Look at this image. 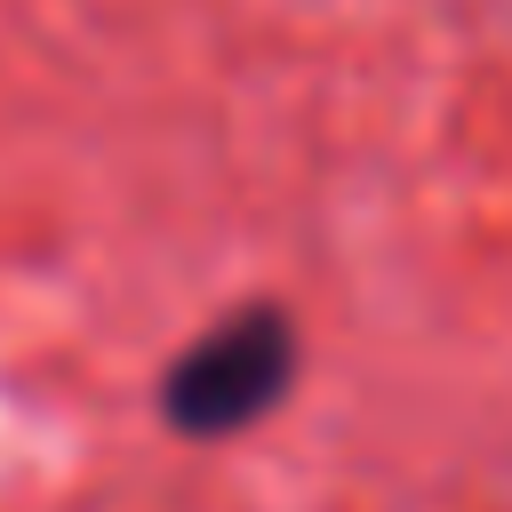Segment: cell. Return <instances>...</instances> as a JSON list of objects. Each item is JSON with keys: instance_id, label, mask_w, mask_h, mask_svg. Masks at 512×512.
Returning a JSON list of instances; mask_svg holds the SVG:
<instances>
[{"instance_id": "1", "label": "cell", "mask_w": 512, "mask_h": 512, "mask_svg": "<svg viewBox=\"0 0 512 512\" xmlns=\"http://www.w3.org/2000/svg\"><path fill=\"white\" fill-rule=\"evenodd\" d=\"M304 368V328L288 304H232L216 312L152 384V408L176 440H232L264 424Z\"/></svg>"}]
</instances>
